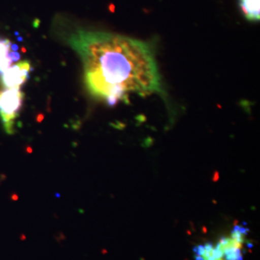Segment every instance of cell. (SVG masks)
I'll list each match as a JSON object with an SVG mask.
<instances>
[{"label": "cell", "mask_w": 260, "mask_h": 260, "mask_svg": "<svg viewBox=\"0 0 260 260\" xmlns=\"http://www.w3.org/2000/svg\"><path fill=\"white\" fill-rule=\"evenodd\" d=\"M69 45L81 59L86 87L93 96L110 104L130 93H160L161 78L148 44L103 31L77 30Z\"/></svg>", "instance_id": "obj_1"}, {"label": "cell", "mask_w": 260, "mask_h": 260, "mask_svg": "<svg viewBox=\"0 0 260 260\" xmlns=\"http://www.w3.org/2000/svg\"><path fill=\"white\" fill-rule=\"evenodd\" d=\"M24 93L20 89H3L0 91V121L3 129L9 135L16 133V121L23 107Z\"/></svg>", "instance_id": "obj_2"}, {"label": "cell", "mask_w": 260, "mask_h": 260, "mask_svg": "<svg viewBox=\"0 0 260 260\" xmlns=\"http://www.w3.org/2000/svg\"><path fill=\"white\" fill-rule=\"evenodd\" d=\"M31 72L30 61H20L11 66L0 75V83L3 89H20L29 80Z\"/></svg>", "instance_id": "obj_3"}, {"label": "cell", "mask_w": 260, "mask_h": 260, "mask_svg": "<svg viewBox=\"0 0 260 260\" xmlns=\"http://www.w3.org/2000/svg\"><path fill=\"white\" fill-rule=\"evenodd\" d=\"M19 58L18 46L9 39L0 36V75L19 61Z\"/></svg>", "instance_id": "obj_4"}, {"label": "cell", "mask_w": 260, "mask_h": 260, "mask_svg": "<svg viewBox=\"0 0 260 260\" xmlns=\"http://www.w3.org/2000/svg\"><path fill=\"white\" fill-rule=\"evenodd\" d=\"M193 252L195 260H220L223 258L222 252L211 242L197 245L193 248Z\"/></svg>", "instance_id": "obj_5"}, {"label": "cell", "mask_w": 260, "mask_h": 260, "mask_svg": "<svg viewBox=\"0 0 260 260\" xmlns=\"http://www.w3.org/2000/svg\"><path fill=\"white\" fill-rule=\"evenodd\" d=\"M243 16L249 21H259L260 0H238Z\"/></svg>", "instance_id": "obj_6"}]
</instances>
